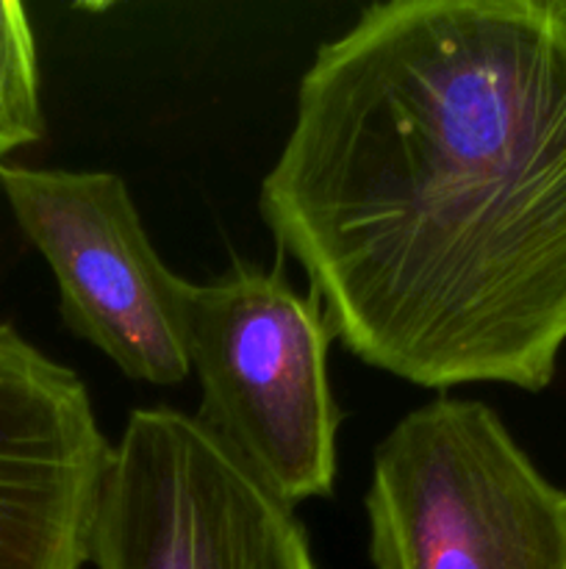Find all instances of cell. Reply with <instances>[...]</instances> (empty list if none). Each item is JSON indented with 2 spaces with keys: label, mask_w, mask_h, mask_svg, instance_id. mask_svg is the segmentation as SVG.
Here are the masks:
<instances>
[{
  "label": "cell",
  "mask_w": 566,
  "mask_h": 569,
  "mask_svg": "<svg viewBox=\"0 0 566 569\" xmlns=\"http://www.w3.org/2000/svg\"><path fill=\"white\" fill-rule=\"evenodd\" d=\"M98 569H316L305 528L198 417L137 409L111 453Z\"/></svg>",
  "instance_id": "277c9868"
},
{
  "label": "cell",
  "mask_w": 566,
  "mask_h": 569,
  "mask_svg": "<svg viewBox=\"0 0 566 569\" xmlns=\"http://www.w3.org/2000/svg\"><path fill=\"white\" fill-rule=\"evenodd\" d=\"M42 137L44 114L31 22L22 3L0 0V164L3 156Z\"/></svg>",
  "instance_id": "52a82bcc"
},
{
  "label": "cell",
  "mask_w": 566,
  "mask_h": 569,
  "mask_svg": "<svg viewBox=\"0 0 566 569\" xmlns=\"http://www.w3.org/2000/svg\"><path fill=\"white\" fill-rule=\"evenodd\" d=\"M0 189L53 270L64 326L133 381L172 387L189 378V281L155 253L122 178L0 164Z\"/></svg>",
  "instance_id": "5b68a950"
},
{
  "label": "cell",
  "mask_w": 566,
  "mask_h": 569,
  "mask_svg": "<svg viewBox=\"0 0 566 569\" xmlns=\"http://www.w3.org/2000/svg\"><path fill=\"white\" fill-rule=\"evenodd\" d=\"M375 569H566V492L477 400L408 411L364 498Z\"/></svg>",
  "instance_id": "7a4b0ae2"
},
{
  "label": "cell",
  "mask_w": 566,
  "mask_h": 569,
  "mask_svg": "<svg viewBox=\"0 0 566 569\" xmlns=\"http://www.w3.org/2000/svg\"><path fill=\"white\" fill-rule=\"evenodd\" d=\"M114 445L87 387L0 322V569H81Z\"/></svg>",
  "instance_id": "8992f818"
},
{
  "label": "cell",
  "mask_w": 566,
  "mask_h": 569,
  "mask_svg": "<svg viewBox=\"0 0 566 569\" xmlns=\"http://www.w3.org/2000/svg\"><path fill=\"white\" fill-rule=\"evenodd\" d=\"M333 331L314 292H294L281 264L233 261L189 283L183 345L200 381L198 420L286 506L327 498L342 409L327 381Z\"/></svg>",
  "instance_id": "3957f363"
},
{
  "label": "cell",
  "mask_w": 566,
  "mask_h": 569,
  "mask_svg": "<svg viewBox=\"0 0 566 569\" xmlns=\"http://www.w3.org/2000/svg\"><path fill=\"white\" fill-rule=\"evenodd\" d=\"M259 211L333 337L422 389L566 345V0H388L316 50Z\"/></svg>",
  "instance_id": "6da1fadb"
}]
</instances>
